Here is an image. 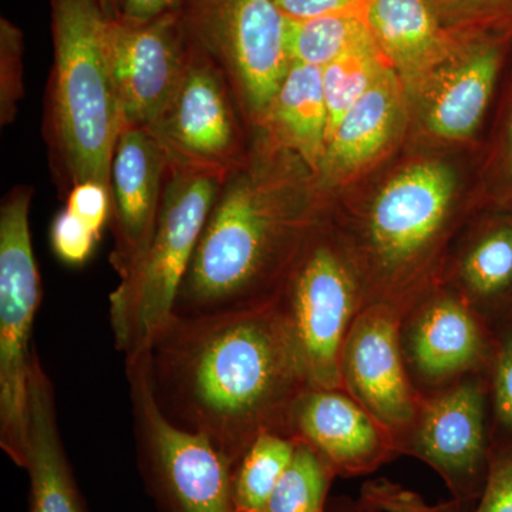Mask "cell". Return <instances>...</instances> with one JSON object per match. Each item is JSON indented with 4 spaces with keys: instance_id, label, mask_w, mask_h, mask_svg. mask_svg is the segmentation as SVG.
<instances>
[{
    "instance_id": "obj_1",
    "label": "cell",
    "mask_w": 512,
    "mask_h": 512,
    "mask_svg": "<svg viewBox=\"0 0 512 512\" xmlns=\"http://www.w3.org/2000/svg\"><path fill=\"white\" fill-rule=\"evenodd\" d=\"M165 416L207 437L232 467L261 434H288L308 386L274 301L241 311L174 316L146 350Z\"/></svg>"
},
{
    "instance_id": "obj_2",
    "label": "cell",
    "mask_w": 512,
    "mask_h": 512,
    "mask_svg": "<svg viewBox=\"0 0 512 512\" xmlns=\"http://www.w3.org/2000/svg\"><path fill=\"white\" fill-rule=\"evenodd\" d=\"M309 171L268 137L266 150L247 154L225 175L177 293L174 316L217 315L274 301L318 228L303 180Z\"/></svg>"
},
{
    "instance_id": "obj_3",
    "label": "cell",
    "mask_w": 512,
    "mask_h": 512,
    "mask_svg": "<svg viewBox=\"0 0 512 512\" xmlns=\"http://www.w3.org/2000/svg\"><path fill=\"white\" fill-rule=\"evenodd\" d=\"M55 59L45 133L63 194L97 183L111 190L114 151L124 130L110 56L114 16L103 0H50Z\"/></svg>"
},
{
    "instance_id": "obj_4",
    "label": "cell",
    "mask_w": 512,
    "mask_h": 512,
    "mask_svg": "<svg viewBox=\"0 0 512 512\" xmlns=\"http://www.w3.org/2000/svg\"><path fill=\"white\" fill-rule=\"evenodd\" d=\"M222 180L170 164L153 237L110 293V325L126 359L147 350L173 318L177 293Z\"/></svg>"
},
{
    "instance_id": "obj_5",
    "label": "cell",
    "mask_w": 512,
    "mask_h": 512,
    "mask_svg": "<svg viewBox=\"0 0 512 512\" xmlns=\"http://www.w3.org/2000/svg\"><path fill=\"white\" fill-rule=\"evenodd\" d=\"M275 303L308 386L342 389L343 345L366 306L362 281L345 245L316 228Z\"/></svg>"
},
{
    "instance_id": "obj_6",
    "label": "cell",
    "mask_w": 512,
    "mask_h": 512,
    "mask_svg": "<svg viewBox=\"0 0 512 512\" xmlns=\"http://www.w3.org/2000/svg\"><path fill=\"white\" fill-rule=\"evenodd\" d=\"M33 190L18 185L0 207V447L22 468L29 437L33 323L42 279L30 235Z\"/></svg>"
},
{
    "instance_id": "obj_7",
    "label": "cell",
    "mask_w": 512,
    "mask_h": 512,
    "mask_svg": "<svg viewBox=\"0 0 512 512\" xmlns=\"http://www.w3.org/2000/svg\"><path fill=\"white\" fill-rule=\"evenodd\" d=\"M137 461L158 512H235L231 461L201 434L181 429L158 406L146 350L127 357Z\"/></svg>"
},
{
    "instance_id": "obj_8",
    "label": "cell",
    "mask_w": 512,
    "mask_h": 512,
    "mask_svg": "<svg viewBox=\"0 0 512 512\" xmlns=\"http://www.w3.org/2000/svg\"><path fill=\"white\" fill-rule=\"evenodd\" d=\"M188 43L227 77L242 116L258 126L291 67L275 0H185Z\"/></svg>"
},
{
    "instance_id": "obj_9",
    "label": "cell",
    "mask_w": 512,
    "mask_h": 512,
    "mask_svg": "<svg viewBox=\"0 0 512 512\" xmlns=\"http://www.w3.org/2000/svg\"><path fill=\"white\" fill-rule=\"evenodd\" d=\"M494 447L487 379L473 375L423 396L400 454L433 468L451 500L468 510L483 494Z\"/></svg>"
},
{
    "instance_id": "obj_10",
    "label": "cell",
    "mask_w": 512,
    "mask_h": 512,
    "mask_svg": "<svg viewBox=\"0 0 512 512\" xmlns=\"http://www.w3.org/2000/svg\"><path fill=\"white\" fill-rule=\"evenodd\" d=\"M188 46L183 83L150 130L170 164L225 178L248 154L239 123L242 111L217 64Z\"/></svg>"
},
{
    "instance_id": "obj_11",
    "label": "cell",
    "mask_w": 512,
    "mask_h": 512,
    "mask_svg": "<svg viewBox=\"0 0 512 512\" xmlns=\"http://www.w3.org/2000/svg\"><path fill=\"white\" fill-rule=\"evenodd\" d=\"M399 336L404 365L421 396L468 376L487 375L493 359L490 323L443 284L403 313Z\"/></svg>"
},
{
    "instance_id": "obj_12",
    "label": "cell",
    "mask_w": 512,
    "mask_h": 512,
    "mask_svg": "<svg viewBox=\"0 0 512 512\" xmlns=\"http://www.w3.org/2000/svg\"><path fill=\"white\" fill-rule=\"evenodd\" d=\"M400 318L402 313L392 306H365L340 357L342 389L393 434L399 453L423 400L404 365Z\"/></svg>"
},
{
    "instance_id": "obj_13",
    "label": "cell",
    "mask_w": 512,
    "mask_h": 512,
    "mask_svg": "<svg viewBox=\"0 0 512 512\" xmlns=\"http://www.w3.org/2000/svg\"><path fill=\"white\" fill-rule=\"evenodd\" d=\"M188 53L181 12L148 22L111 20V66L124 126L150 128L160 119L183 83Z\"/></svg>"
},
{
    "instance_id": "obj_14",
    "label": "cell",
    "mask_w": 512,
    "mask_h": 512,
    "mask_svg": "<svg viewBox=\"0 0 512 512\" xmlns=\"http://www.w3.org/2000/svg\"><path fill=\"white\" fill-rule=\"evenodd\" d=\"M288 436L318 451L338 477L367 476L400 457L393 434L343 389L306 387L293 404Z\"/></svg>"
},
{
    "instance_id": "obj_15",
    "label": "cell",
    "mask_w": 512,
    "mask_h": 512,
    "mask_svg": "<svg viewBox=\"0 0 512 512\" xmlns=\"http://www.w3.org/2000/svg\"><path fill=\"white\" fill-rule=\"evenodd\" d=\"M168 168L167 154L150 128H124L111 165L110 264L120 279L133 269L153 237Z\"/></svg>"
},
{
    "instance_id": "obj_16",
    "label": "cell",
    "mask_w": 512,
    "mask_h": 512,
    "mask_svg": "<svg viewBox=\"0 0 512 512\" xmlns=\"http://www.w3.org/2000/svg\"><path fill=\"white\" fill-rule=\"evenodd\" d=\"M363 18L404 90L419 94L463 45L441 28L427 0H365Z\"/></svg>"
},
{
    "instance_id": "obj_17",
    "label": "cell",
    "mask_w": 512,
    "mask_h": 512,
    "mask_svg": "<svg viewBox=\"0 0 512 512\" xmlns=\"http://www.w3.org/2000/svg\"><path fill=\"white\" fill-rule=\"evenodd\" d=\"M510 40L470 43L441 66L419 96L431 133L444 140H467L484 119Z\"/></svg>"
},
{
    "instance_id": "obj_18",
    "label": "cell",
    "mask_w": 512,
    "mask_h": 512,
    "mask_svg": "<svg viewBox=\"0 0 512 512\" xmlns=\"http://www.w3.org/2000/svg\"><path fill=\"white\" fill-rule=\"evenodd\" d=\"M28 512H89L57 426L55 390L35 352L25 463Z\"/></svg>"
},
{
    "instance_id": "obj_19",
    "label": "cell",
    "mask_w": 512,
    "mask_h": 512,
    "mask_svg": "<svg viewBox=\"0 0 512 512\" xmlns=\"http://www.w3.org/2000/svg\"><path fill=\"white\" fill-rule=\"evenodd\" d=\"M403 83L393 69L353 104L332 131L320 164L322 184H333L372 163L389 146L403 117Z\"/></svg>"
},
{
    "instance_id": "obj_20",
    "label": "cell",
    "mask_w": 512,
    "mask_h": 512,
    "mask_svg": "<svg viewBox=\"0 0 512 512\" xmlns=\"http://www.w3.org/2000/svg\"><path fill=\"white\" fill-rule=\"evenodd\" d=\"M453 289L491 328L512 315V214L483 222L448 265Z\"/></svg>"
},
{
    "instance_id": "obj_21",
    "label": "cell",
    "mask_w": 512,
    "mask_h": 512,
    "mask_svg": "<svg viewBox=\"0 0 512 512\" xmlns=\"http://www.w3.org/2000/svg\"><path fill=\"white\" fill-rule=\"evenodd\" d=\"M258 126L279 146L301 158L318 177L329 130L322 69L292 63Z\"/></svg>"
},
{
    "instance_id": "obj_22",
    "label": "cell",
    "mask_w": 512,
    "mask_h": 512,
    "mask_svg": "<svg viewBox=\"0 0 512 512\" xmlns=\"http://www.w3.org/2000/svg\"><path fill=\"white\" fill-rule=\"evenodd\" d=\"M298 440L282 433H264L247 448L232 470L235 512H268L276 485L295 454Z\"/></svg>"
},
{
    "instance_id": "obj_23",
    "label": "cell",
    "mask_w": 512,
    "mask_h": 512,
    "mask_svg": "<svg viewBox=\"0 0 512 512\" xmlns=\"http://www.w3.org/2000/svg\"><path fill=\"white\" fill-rule=\"evenodd\" d=\"M367 40H372V36L363 15L345 13L303 20L286 18L285 42L291 63L323 69Z\"/></svg>"
},
{
    "instance_id": "obj_24",
    "label": "cell",
    "mask_w": 512,
    "mask_h": 512,
    "mask_svg": "<svg viewBox=\"0 0 512 512\" xmlns=\"http://www.w3.org/2000/svg\"><path fill=\"white\" fill-rule=\"evenodd\" d=\"M392 69L373 40L353 47L322 69L323 92L329 114L328 140L342 117L376 83L384 70Z\"/></svg>"
},
{
    "instance_id": "obj_25",
    "label": "cell",
    "mask_w": 512,
    "mask_h": 512,
    "mask_svg": "<svg viewBox=\"0 0 512 512\" xmlns=\"http://www.w3.org/2000/svg\"><path fill=\"white\" fill-rule=\"evenodd\" d=\"M336 477L318 451L298 441L291 463L269 501L268 512H326Z\"/></svg>"
},
{
    "instance_id": "obj_26",
    "label": "cell",
    "mask_w": 512,
    "mask_h": 512,
    "mask_svg": "<svg viewBox=\"0 0 512 512\" xmlns=\"http://www.w3.org/2000/svg\"><path fill=\"white\" fill-rule=\"evenodd\" d=\"M441 28L460 45L512 37V0H427Z\"/></svg>"
},
{
    "instance_id": "obj_27",
    "label": "cell",
    "mask_w": 512,
    "mask_h": 512,
    "mask_svg": "<svg viewBox=\"0 0 512 512\" xmlns=\"http://www.w3.org/2000/svg\"><path fill=\"white\" fill-rule=\"evenodd\" d=\"M494 353L488 367V396L495 444L512 443V315L495 323Z\"/></svg>"
},
{
    "instance_id": "obj_28",
    "label": "cell",
    "mask_w": 512,
    "mask_h": 512,
    "mask_svg": "<svg viewBox=\"0 0 512 512\" xmlns=\"http://www.w3.org/2000/svg\"><path fill=\"white\" fill-rule=\"evenodd\" d=\"M23 36L10 20H0V119L12 123L23 96L22 83Z\"/></svg>"
},
{
    "instance_id": "obj_29",
    "label": "cell",
    "mask_w": 512,
    "mask_h": 512,
    "mask_svg": "<svg viewBox=\"0 0 512 512\" xmlns=\"http://www.w3.org/2000/svg\"><path fill=\"white\" fill-rule=\"evenodd\" d=\"M440 512H512V443L495 444L483 494L468 510L453 500L440 503Z\"/></svg>"
},
{
    "instance_id": "obj_30",
    "label": "cell",
    "mask_w": 512,
    "mask_h": 512,
    "mask_svg": "<svg viewBox=\"0 0 512 512\" xmlns=\"http://www.w3.org/2000/svg\"><path fill=\"white\" fill-rule=\"evenodd\" d=\"M50 241L57 258L64 264L83 265L93 254L100 237L64 208L53 220Z\"/></svg>"
},
{
    "instance_id": "obj_31",
    "label": "cell",
    "mask_w": 512,
    "mask_h": 512,
    "mask_svg": "<svg viewBox=\"0 0 512 512\" xmlns=\"http://www.w3.org/2000/svg\"><path fill=\"white\" fill-rule=\"evenodd\" d=\"M66 210L83 221L94 234L101 237L113 211L111 190L97 183L74 185L66 197Z\"/></svg>"
},
{
    "instance_id": "obj_32",
    "label": "cell",
    "mask_w": 512,
    "mask_h": 512,
    "mask_svg": "<svg viewBox=\"0 0 512 512\" xmlns=\"http://www.w3.org/2000/svg\"><path fill=\"white\" fill-rule=\"evenodd\" d=\"M360 495L383 512H440V504L429 505L421 495L387 478L366 481Z\"/></svg>"
},
{
    "instance_id": "obj_33",
    "label": "cell",
    "mask_w": 512,
    "mask_h": 512,
    "mask_svg": "<svg viewBox=\"0 0 512 512\" xmlns=\"http://www.w3.org/2000/svg\"><path fill=\"white\" fill-rule=\"evenodd\" d=\"M285 18L303 20L320 16L363 15L365 0H275Z\"/></svg>"
},
{
    "instance_id": "obj_34",
    "label": "cell",
    "mask_w": 512,
    "mask_h": 512,
    "mask_svg": "<svg viewBox=\"0 0 512 512\" xmlns=\"http://www.w3.org/2000/svg\"><path fill=\"white\" fill-rule=\"evenodd\" d=\"M185 0H121L117 18L148 22L170 13H180Z\"/></svg>"
},
{
    "instance_id": "obj_35",
    "label": "cell",
    "mask_w": 512,
    "mask_h": 512,
    "mask_svg": "<svg viewBox=\"0 0 512 512\" xmlns=\"http://www.w3.org/2000/svg\"><path fill=\"white\" fill-rule=\"evenodd\" d=\"M326 512H383L376 507L375 504L366 500L363 495L357 498L338 497L329 500L328 510Z\"/></svg>"
},
{
    "instance_id": "obj_36",
    "label": "cell",
    "mask_w": 512,
    "mask_h": 512,
    "mask_svg": "<svg viewBox=\"0 0 512 512\" xmlns=\"http://www.w3.org/2000/svg\"><path fill=\"white\" fill-rule=\"evenodd\" d=\"M504 170L508 183L512 187V110L510 119H508L507 133H505Z\"/></svg>"
},
{
    "instance_id": "obj_37",
    "label": "cell",
    "mask_w": 512,
    "mask_h": 512,
    "mask_svg": "<svg viewBox=\"0 0 512 512\" xmlns=\"http://www.w3.org/2000/svg\"><path fill=\"white\" fill-rule=\"evenodd\" d=\"M120 2L121 0H103L104 6L114 18H117V13H119Z\"/></svg>"
}]
</instances>
